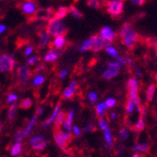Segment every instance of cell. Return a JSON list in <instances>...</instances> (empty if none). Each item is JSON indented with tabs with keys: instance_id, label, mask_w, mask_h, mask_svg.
<instances>
[{
	"instance_id": "9c48e42d",
	"label": "cell",
	"mask_w": 157,
	"mask_h": 157,
	"mask_svg": "<svg viewBox=\"0 0 157 157\" xmlns=\"http://www.w3.org/2000/svg\"><path fill=\"white\" fill-rule=\"evenodd\" d=\"M31 72L26 66H21L17 69V75L21 82H26L31 76Z\"/></svg>"
},
{
	"instance_id": "d4e9b609",
	"label": "cell",
	"mask_w": 157,
	"mask_h": 157,
	"mask_svg": "<svg viewBox=\"0 0 157 157\" xmlns=\"http://www.w3.org/2000/svg\"><path fill=\"white\" fill-rule=\"evenodd\" d=\"M21 150H22V143L21 142H16L11 148V155L13 156L18 155L21 152Z\"/></svg>"
},
{
	"instance_id": "9a60e30c",
	"label": "cell",
	"mask_w": 157,
	"mask_h": 157,
	"mask_svg": "<svg viewBox=\"0 0 157 157\" xmlns=\"http://www.w3.org/2000/svg\"><path fill=\"white\" fill-rule=\"evenodd\" d=\"M119 73H120V70H116V69H110V68H109L108 70H106L105 72L103 74V77H104L105 79H107V80H109V79H112L113 77L117 76Z\"/></svg>"
},
{
	"instance_id": "603a6c76",
	"label": "cell",
	"mask_w": 157,
	"mask_h": 157,
	"mask_svg": "<svg viewBox=\"0 0 157 157\" xmlns=\"http://www.w3.org/2000/svg\"><path fill=\"white\" fill-rule=\"evenodd\" d=\"M105 109H106V106L104 103L99 104L96 106V113H97V116L100 118V120H102V118L104 117L105 113Z\"/></svg>"
},
{
	"instance_id": "c3c4849f",
	"label": "cell",
	"mask_w": 157,
	"mask_h": 157,
	"mask_svg": "<svg viewBox=\"0 0 157 157\" xmlns=\"http://www.w3.org/2000/svg\"><path fill=\"white\" fill-rule=\"evenodd\" d=\"M32 52H33V48L31 46H28V47H26L25 52L24 55H25V56H29Z\"/></svg>"
},
{
	"instance_id": "ab89813d",
	"label": "cell",
	"mask_w": 157,
	"mask_h": 157,
	"mask_svg": "<svg viewBox=\"0 0 157 157\" xmlns=\"http://www.w3.org/2000/svg\"><path fill=\"white\" fill-rule=\"evenodd\" d=\"M127 136H128V132H127V130L121 129V130L120 131V133H119V138H120L121 140H124V139L127 138Z\"/></svg>"
},
{
	"instance_id": "484cf974",
	"label": "cell",
	"mask_w": 157,
	"mask_h": 157,
	"mask_svg": "<svg viewBox=\"0 0 157 157\" xmlns=\"http://www.w3.org/2000/svg\"><path fill=\"white\" fill-rule=\"evenodd\" d=\"M135 151H140L142 152H146L150 150V146L148 144H137L134 147Z\"/></svg>"
},
{
	"instance_id": "9f6ffc18",
	"label": "cell",
	"mask_w": 157,
	"mask_h": 157,
	"mask_svg": "<svg viewBox=\"0 0 157 157\" xmlns=\"http://www.w3.org/2000/svg\"><path fill=\"white\" fill-rule=\"evenodd\" d=\"M132 157H140V155H139V154H137V153H136V154H134Z\"/></svg>"
},
{
	"instance_id": "3957f363",
	"label": "cell",
	"mask_w": 157,
	"mask_h": 157,
	"mask_svg": "<svg viewBox=\"0 0 157 157\" xmlns=\"http://www.w3.org/2000/svg\"><path fill=\"white\" fill-rule=\"evenodd\" d=\"M46 32L51 36L55 37H64L68 33V27L62 21H56L54 19L49 20L46 26Z\"/></svg>"
},
{
	"instance_id": "52a82bcc",
	"label": "cell",
	"mask_w": 157,
	"mask_h": 157,
	"mask_svg": "<svg viewBox=\"0 0 157 157\" xmlns=\"http://www.w3.org/2000/svg\"><path fill=\"white\" fill-rule=\"evenodd\" d=\"M15 65V59L13 56H10L8 55H2L0 56V71L3 73L11 72Z\"/></svg>"
},
{
	"instance_id": "ee69618b",
	"label": "cell",
	"mask_w": 157,
	"mask_h": 157,
	"mask_svg": "<svg viewBox=\"0 0 157 157\" xmlns=\"http://www.w3.org/2000/svg\"><path fill=\"white\" fill-rule=\"evenodd\" d=\"M67 115V118H65L66 119V121L72 125V122H73V117H74V110H71L70 111V113L69 114H66Z\"/></svg>"
},
{
	"instance_id": "11a10c76",
	"label": "cell",
	"mask_w": 157,
	"mask_h": 157,
	"mask_svg": "<svg viewBox=\"0 0 157 157\" xmlns=\"http://www.w3.org/2000/svg\"><path fill=\"white\" fill-rule=\"evenodd\" d=\"M116 117H117L116 113H114V112H113V113L111 114V118H112V119H114V120H115V119H116Z\"/></svg>"
},
{
	"instance_id": "4fadbf2b",
	"label": "cell",
	"mask_w": 157,
	"mask_h": 157,
	"mask_svg": "<svg viewBox=\"0 0 157 157\" xmlns=\"http://www.w3.org/2000/svg\"><path fill=\"white\" fill-rule=\"evenodd\" d=\"M68 12H69V10H68L67 7H59V10L55 12L54 17L52 19L59 21V20H61V19H63V18H65L67 16Z\"/></svg>"
},
{
	"instance_id": "8992f818",
	"label": "cell",
	"mask_w": 157,
	"mask_h": 157,
	"mask_svg": "<svg viewBox=\"0 0 157 157\" xmlns=\"http://www.w3.org/2000/svg\"><path fill=\"white\" fill-rule=\"evenodd\" d=\"M107 4V12L114 17L121 15L123 11V1L121 0H112V1L105 2Z\"/></svg>"
},
{
	"instance_id": "277c9868",
	"label": "cell",
	"mask_w": 157,
	"mask_h": 157,
	"mask_svg": "<svg viewBox=\"0 0 157 157\" xmlns=\"http://www.w3.org/2000/svg\"><path fill=\"white\" fill-rule=\"evenodd\" d=\"M55 9L53 7L48 8H40L37 10H35L34 13L30 14V16L26 17L27 23H33L38 20H51L52 16L55 14Z\"/></svg>"
},
{
	"instance_id": "6da1fadb",
	"label": "cell",
	"mask_w": 157,
	"mask_h": 157,
	"mask_svg": "<svg viewBox=\"0 0 157 157\" xmlns=\"http://www.w3.org/2000/svg\"><path fill=\"white\" fill-rule=\"evenodd\" d=\"M121 35L122 38L123 44H125L128 48H133L135 46V44L138 40V34L127 23L123 25Z\"/></svg>"
},
{
	"instance_id": "816d5d0a",
	"label": "cell",
	"mask_w": 157,
	"mask_h": 157,
	"mask_svg": "<svg viewBox=\"0 0 157 157\" xmlns=\"http://www.w3.org/2000/svg\"><path fill=\"white\" fill-rule=\"evenodd\" d=\"M42 111H44V109H42L40 106L37 108V112H36V116H40L42 114Z\"/></svg>"
},
{
	"instance_id": "d6a6232c",
	"label": "cell",
	"mask_w": 157,
	"mask_h": 157,
	"mask_svg": "<svg viewBox=\"0 0 157 157\" xmlns=\"http://www.w3.org/2000/svg\"><path fill=\"white\" fill-rule=\"evenodd\" d=\"M87 5L89 7H91V8L99 9L100 7H101V2L97 1V0H90V1H87Z\"/></svg>"
},
{
	"instance_id": "60d3db41",
	"label": "cell",
	"mask_w": 157,
	"mask_h": 157,
	"mask_svg": "<svg viewBox=\"0 0 157 157\" xmlns=\"http://www.w3.org/2000/svg\"><path fill=\"white\" fill-rule=\"evenodd\" d=\"M40 60V56H32L31 59H29L27 60V64L28 65H33V64H35L36 62H38Z\"/></svg>"
},
{
	"instance_id": "f546056e",
	"label": "cell",
	"mask_w": 157,
	"mask_h": 157,
	"mask_svg": "<svg viewBox=\"0 0 157 157\" xmlns=\"http://www.w3.org/2000/svg\"><path fill=\"white\" fill-rule=\"evenodd\" d=\"M144 121H143V118L142 117H140L139 118V120H138V122L135 125V128H136V131H138V132H140V131H142L144 129Z\"/></svg>"
},
{
	"instance_id": "2e32d148",
	"label": "cell",
	"mask_w": 157,
	"mask_h": 157,
	"mask_svg": "<svg viewBox=\"0 0 157 157\" xmlns=\"http://www.w3.org/2000/svg\"><path fill=\"white\" fill-rule=\"evenodd\" d=\"M60 105H61V104L60 103H59L58 105H56V106L55 107V109H54V112L52 113V115L50 116V118L47 120V121H45L44 123H42V126H47V125H49L55 119H56V115H58V112L59 111V108H60Z\"/></svg>"
},
{
	"instance_id": "6f0895ef",
	"label": "cell",
	"mask_w": 157,
	"mask_h": 157,
	"mask_svg": "<svg viewBox=\"0 0 157 157\" xmlns=\"http://www.w3.org/2000/svg\"><path fill=\"white\" fill-rule=\"evenodd\" d=\"M68 157H72V156H68Z\"/></svg>"
},
{
	"instance_id": "7dc6e473",
	"label": "cell",
	"mask_w": 157,
	"mask_h": 157,
	"mask_svg": "<svg viewBox=\"0 0 157 157\" xmlns=\"http://www.w3.org/2000/svg\"><path fill=\"white\" fill-rule=\"evenodd\" d=\"M100 127H101V129L103 130H105L107 128V124H106V121L105 120H100Z\"/></svg>"
},
{
	"instance_id": "db71d44e",
	"label": "cell",
	"mask_w": 157,
	"mask_h": 157,
	"mask_svg": "<svg viewBox=\"0 0 157 157\" xmlns=\"http://www.w3.org/2000/svg\"><path fill=\"white\" fill-rule=\"evenodd\" d=\"M6 30V26L4 25H0V33H3Z\"/></svg>"
},
{
	"instance_id": "e0dca14e",
	"label": "cell",
	"mask_w": 157,
	"mask_h": 157,
	"mask_svg": "<svg viewBox=\"0 0 157 157\" xmlns=\"http://www.w3.org/2000/svg\"><path fill=\"white\" fill-rule=\"evenodd\" d=\"M137 91H138V89H137V87L136 88H133V89H131L130 90V91H129V96H130V98L129 99H131L132 101L135 103V105H139V103H140V101H139V98H138V95H137Z\"/></svg>"
},
{
	"instance_id": "7bdbcfd3",
	"label": "cell",
	"mask_w": 157,
	"mask_h": 157,
	"mask_svg": "<svg viewBox=\"0 0 157 157\" xmlns=\"http://www.w3.org/2000/svg\"><path fill=\"white\" fill-rule=\"evenodd\" d=\"M62 126H63V128H64V129L67 131V133H70V131H71V129H72V127H71V126H72V125H71L67 121H66V119L63 121V122H62Z\"/></svg>"
},
{
	"instance_id": "f6af8a7d",
	"label": "cell",
	"mask_w": 157,
	"mask_h": 157,
	"mask_svg": "<svg viewBox=\"0 0 157 157\" xmlns=\"http://www.w3.org/2000/svg\"><path fill=\"white\" fill-rule=\"evenodd\" d=\"M17 99H18V96H17V95H15V94H10V95H9V97H8L7 102H8V103H12V102H14V101H16Z\"/></svg>"
},
{
	"instance_id": "ba28073f",
	"label": "cell",
	"mask_w": 157,
	"mask_h": 157,
	"mask_svg": "<svg viewBox=\"0 0 157 157\" xmlns=\"http://www.w3.org/2000/svg\"><path fill=\"white\" fill-rule=\"evenodd\" d=\"M30 143H31V146L34 150H44L46 145H47V142L46 140L42 137V136H35L33 137L31 140H30Z\"/></svg>"
},
{
	"instance_id": "f1b7e54d",
	"label": "cell",
	"mask_w": 157,
	"mask_h": 157,
	"mask_svg": "<svg viewBox=\"0 0 157 157\" xmlns=\"http://www.w3.org/2000/svg\"><path fill=\"white\" fill-rule=\"evenodd\" d=\"M16 111H17V105L14 104L10 106V110H9V118L10 120H13L16 116Z\"/></svg>"
},
{
	"instance_id": "8d00e7d4",
	"label": "cell",
	"mask_w": 157,
	"mask_h": 157,
	"mask_svg": "<svg viewBox=\"0 0 157 157\" xmlns=\"http://www.w3.org/2000/svg\"><path fill=\"white\" fill-rule=\"evenodd\" d=\"M87 50H91V45H90V40H85L84 44L81 46V51H87Z\"/></svg>"
},
{
	"instance_id": "7a4b0ae2",
	"label": "cell",
	"mask_w": 157,
	"mask_h": 157,
	"mask_svg": "<svg viewBox=\"0 0 157 157\" xmlns=\"http://www.w3.org/2000/svg\"><path fill=\"white\" fill-rule=\"evenodd\" d=\"M54 138L56 143L58 144V146L66 153L69 152L68 146L71 142L73 141V136L70 133L67 132H62L59 130V128H55L54 129Z\"/></svg>"
},
{
	"instance_id": "4dcf8cb0",
	"label": "cell",
	"mask_w": 157,
	"mask_h": 157,
	"mask_svg": "<svg viewBox=\"0 0 157 157\" xmlns=\"http://www.w3.org/2000/svg\"><path fill=\"white\" fill-rule=\"evenodd\" d=\"M137 84H138V82H137L136 78H130L129 80H128L126 86H127V88L133 89V88H136L137 87Z\"/></svg>"
},
{
	"instance_id": "681fc988",
	"label": "cell",
	"mask_w": 157,
	"mask_h": 157,
	"mask_svg": "<svg viewBox=\"0 0 157 157\" xmlns=\"http://www.w3.org/2000/svg\"><path fill=\"white\" fill-rule=\"evenodd\" d=\"M73 129H74V133H75V136H80V130H79V128L75 125V126H74L73 127Z\"/></svg>"
},
{
	"instance_id": "74e56055",
	"label": "cell",
	"mask_w": 157,
	"mask_h": 157,
	"mask_svg": "<svg viewBox=\"0 0 157 157\" xmlns=\"http://www.w3.org/2000/svg\"><path fill=\"white\" fill-rule=\"evenodd\" d=\"M25 136V131H24V130H19V131L16 133V135H15V139H16V141H20V140H22Z\"/></svg>"
},
{
	"instance_id": "ac0fdd59",
	"label": "cell",
	"mask_w": 157,
	"mask_h": 157,
	"mask_svg": "<svg viewBox=\"0 0 157 157\" xmlns=\"http://www.w3.org/2000/svg\"><path fill=\"white\" fill-rule=\"evenodd\" d=\"M59 55H60L59 52H54V51L50 50V52H49L47 55H45V56H44V60L47 61V62H53V61H55L56 59L59 58Z\"/></svg>"
},
{
	"instance_id": "4316f807",
	"label": "cell",
	"mask_w": 157,
	"mask_h": 157,
	"mask_svg": "<svg viewBox=\"0 0 157 157\" xmlns=\"http://www.w3.org/2000/svg\"><path fill=\"white\" fill-rule=\"evenodd\" d=\"M135 103L132 101L131 99H128L127 100V104H126V111H127V113L128 114H131L133 111H134V109H135Z\"/></svg>"
},
{
	"instance_id": "f35d334b",
	"label": "cell",
	"mask_w": 157,
	"mask_h": 157,
	"mask_svg": "<svg viewBox=\"0 0 157 157\" xmlns=\"http://www.w3.org/2000/svg\"><path fill=\"white\" fill-rule=\"evenodd\" d=\"M105 106H107L109 108H112V107L115 106V105H116V100H114V99H107L106 102L105 103Z\"/></svg>"
},
{
	"instance_id": "1f68e13d",
	"label": "cell",
	"mask_w": 157,
	"mask_h": 157,
	"mask_svg": "<svg viewBox=\"0 0 157 157\" xmlns=\"http://www.w3.org/2000/svg\"><path fill=\"white\" fill-rule=\"evenodd\" d=\"M84 133H92V132H96L97 131V127L93 124H88L84 128Z\"/></svg>"
},
{
	"instance_id": "f5cc1de1",
	"label": "cell",
	"mask_w": 157,
	"mask_h": 157,
	"mask_svg": "<svg viewBox=\"0 0 157 157\" xmlns=\"http://www.w3.org/2000/svg\"><path fill=\"white\" fill-rule=\"evenodd\" d=\"M66 75H67V71H66V70L61 71L60 74H59V77H60V78H64Z\"/></svg>"
},
{
	"instance_id": "30bf717a",
	"label": "cell",
	"mask_w": 157,
	"mask_h": 157,
	"mask_svg": "<svg viewBox=\"0 0 157 157\" xmlns=\"http://www.w3.org/2000/svg\"><path fill=\"white\" fill-rule=\"evenodd\" d=\"M36 5L37 2L34 1H26V2H23L21 6H19V8H21V10L25 13V14H32L35 12L36 10Z\"/></svg>"
},
{
	"instance_id": "5bb4252c",
	"label": "cell",
	"mask_w": 157,
	"mask_h": 157,
	"mask_svg": "<svg viewBox=\"0 0 157 157\" xmlns=\"http://www.w3.org/2000/svg\"><path fill=\"white\" fill-rule=\"evenodd\" d=\"M75 89H76V82L73 81L71 83L70 87H68L63 93V97L65 99H72L75 96Z\"/></svg>"
},
{
	"instance_id": "7402d4cb",
	"label": "cell",
	"mask_w": 157,
	"mask_h": 157,
	"mask_svg": "<svg viewBox=\"0 0 157 157\" xmlns=\"http://www.w3.org/2000/svg\"><path fill=\"white\" fill-rule=\"evenodd\" d=\"M105 147L110 150L111 145H112V136H111V131L106 128L105 130Z\"/></svg>"
},
{
	"instance_id": "8fae6325",
	"label": "cell",
	"mask_w": 157,
	"mask_h": 157,
	"mask_svg": "<svg viewBox=\"0 0 157 157\" xmlns=\"http://www.w3.org/2000/svg\"><path fill=\"white\" fill-rule=\"evenodd\" d=\"M100 33H101V37L103 39H105V40H106L108 41H111V42H112L113 39H114V37H115V33L112 31L111 27H109V26L103 27Z\"/></svg>"
},
{
	"instance_id": "44dd1931",
	"label": "cell",
	"mask_w": 157,
	"mask_h": 157,
	"mask_svg": "<svg viewBox=\"0 0 157 157\" xmlns=\"http://www.w3.org/2000/svg\"><path fill=\"white\" fill-rule=\"evenodd\" d=\"M68 10H69V13L72 14L73 16L76 17V18H83L84 15H83V13L75 6H70L68 8Z\"/></svg>"
},
{
	"instance_id": "b9f144b4",
	"label": "cell",
	"mask_w": 157,
	"mask_h": 157,
	"mask_svg": "<svg viewBox=\"0 0 157 157\" xmlns=\"http://www.w3.org/2000/svg\"><path fill=\"white\" fill-rule=\"evenodd\" d=\"M107 66L110 69H116V70H120L121 69V65L118 62H108L107 63Z\"/></svg>"
},
{
	"instance_id": "d6986e66",
	"label": "cell",
	"mask_w": 157,
	"mask_h": 157,
	"mask_svg": "<svg viewBox=\"0 0 157 157\" xmlns=\"http://www.w3.org/2000/svg\"><path fill=\"white\" fill-rule=\"evenodd\" d=\"M66 118V113L63 111H60L58 115H56V119H55V128H59V125L63 122V121Z\"/></svg>"
},
{
	"instance_id": "bcb514c9",
	"label": "cell",
	"mask_w": 157,
	"mask_h": 157,
	"mask_svg": "<svg viewBox=\"0 0 157 157\" xmlns=\"http://www.w3.org/2000/svg\"><path fill=\"white\" fill-rule=\"evenodd\" d=\"M89 97H90V100L92 103H95L97 101V98H98V96H97V94L95 92H90L89 94Z\"/></svg>"
},
{
	"instance_id": "f907efd6",
	"label": "cell",
	"mask_w": 157,
	"mask_h": 157,
	"mask_svg": "<svg viewBox=\"0 0 157 157\" xmlns=\"http://www.w3.org/2000/svg\"><path fill=\"white\" fill-rule=\"evenodd\" d=\"M132 3L133 4H136V5L141 6V5H143L145 3V1H143V0H136V1H132Z\"/></svg>"
},
{
	"instance_id": "5b68a950",
	"label": "cell",
	"mask_w": 157,
	"mask_h": 157,
	"mask_svg": "<svg viewBox=\"0 0 157 157\" xmlns=\"http://www.w3.org/2000/svg\"><path fill=\"white\" fill-rule=\"evenodd\" d=\"M90 45H91V51H93V52L101 51L106 45H109L112 44L111 41H108V40L103 39L101 36L96 35V34L90 37Z\"/></svg>"
},
{
	"instance_id": "7c38bea8",
	"label": "cell",
	"mask_w": 157,
	"mask_h": 157,
	"mask_svg": "<svg viewBox=\"0 0 157 157\" xmlns=\"http://www.w3.org/2000/svg\"><path fill=\"white\" fill-rule=\"evenodd\" d=\"M38 36L40 37V41H39V45L38 47L40 49L44 48L45 45L47 44V41H48V34L46 32V30H42L40 29L38 32Z\"/></svg>"
},
{
	"instance_id": "680465c9",
	"label": "cell",
	"mask_w": 157,
	"mask_h": 157,
	"mask_svg": "<svg viewBox=\"0 0 157 157\" xmlns=\"http://www.w3.org/2000/svg\"><path fill=\"white\" fill-rule=\"evenodd\" d=\"M156 79H157V75H156Z\"/></svg>"
},
{
	"instance_id": "91938a15",
	"label": "cell",
	"mask_w": 157,
	"mask_h": 157,
	"mask_svg": "<svg viewBox=\"0 0 157 157\" xmlns=\"http://www.w3.org/2000/svg\"><path fill=\"white\" fill-rule=\"evenodd\" d=\"M156 121H157V120H156Z\"/></svg>"
},
{
	"instance_id": "83f0119b",
	"label": "cell",
	"mask_w": 157,
	"mask_h": 157,
	"mask_svg": "<svg viewBox=\"0 0 157 157\" xmlns=\"http://www.w3.org/2000/svg\"><path fill=\"white\" fill-rule=\"evenodd\" d=\"M154 91H155V86L151 85L150 87L148 88V90H147V100H148V101H151V100H152Z\"/></svg>"
},
{
	"instance_id": "ffe728a7",
	"label": "cell",
	"mask_w": 157,
	"mask_h": 157,
	"mask_svg": "<svg viewBox=\"0 0 157 157\" xmlns=\"http://www.w3.org/2000/svg\"><path fill=\"white\" fill-rule=\"evenodd\" d=\"M53 44H54V45H55V47L56 49L60 50V49H62L64 47V45L66 44V40H65L64 37H56Z\"/></svg>"
},
{
	"instance_id": "e575fe53",
	"label": "cell",
	"mask_w": 157,
	"mask_h": 157,
	"mask_svg": "<svg viewBox=\"0 0 157 157\" xmlns=\"http://www.w3.org/2000/svg\"><path fill=\"white\" fill-rule=\"evenodd\" d=\"M35 121H36V116H34V117L31 119V121L29 122V124L27 125L26 130L25 131V136L29 135V133L31 132V129H32V127H33V125H34V123H35Z\"/></svg>"
},
{
	"instance_id": "cb8c5ba5",
	"label": "cell",
	"mask_w": 157,
	"mask_h": 157,
	"mask_svg": "<svg viewBox=\"0 0 157 157\" xmlns=\"http://www.w3.org/2000/svg\"><path fill=\"white\" fill-rule=\"evenodd\" d=\"M31 106H32V101L29 98H25V99L22 100L20 105H19V107L21 109H25V110L29 109Z\"/></svg>"
},
{
	"instance_id": "836d02e7",
	"label": "cell",
	"mask_w": 157,
	"mask_h": 157,
	"mask_svg": "<svg viewBox=\"0 0 157 157\" xmlns=\"http://www.w3.org/2000/svg\"><path fill=\"white\" fill-rule=\"evenodd\" d=\"M106 51H107V53L109 54V55H111L113 58H116V59H118V53H117V50L114 48V47H112V46H107L106 47Z\"/></svg>"
},
{
	"instance_id": "d590c367",
	"label": "cell",
	"mask_w": 157,
	"mask_h": 157,
	"mask_svg": "<svg viewBox=\"0 0 157 157\" xmlns=\"http://www.w3.org/2000/svg\"><path fill=\"white\" fill-rule=\"evenodd\" d=\"M44 82V76H41V75H38L35 77L34 81H33V85L34 86H40L42 83Z\"/></svg>"
}]
</instances>
